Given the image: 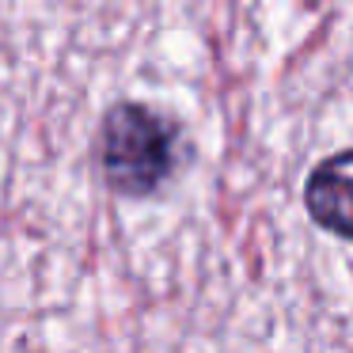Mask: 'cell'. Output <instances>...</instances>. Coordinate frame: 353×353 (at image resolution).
<instances>
[{"label": "cell", "mask_w": 353, "mask_h": 353, "mask_svg": "<svg viewBox=\"0 0 353 353\" xmlns=\"http://www.w3.org/2000/svg\"><path fill=\"white\" fill-rule=\"evenodd\" d=\"M304 205L319 228L353 239V148L323 160L307 175Z\"/></svg>", "instance_id": "cell-2"}, {"label": "cell", "mask_w": 353, "mask_h": 353, "mask_svg": "<svg viewBox=\"0 0 353 353\" xmlns=\"http://www.w3.org/2000/svg\"><path fill=\"white\" fill-rule=\"evenodd\" d=\"M179 163V125L160 110L122 103L107 110L99 133L103 179L122 198H148L171 179Z\"/></svg>", "instance_id": "cell-1"}]
</instances>
